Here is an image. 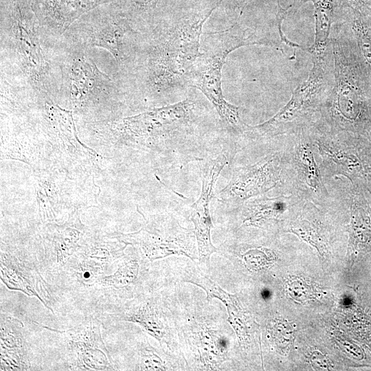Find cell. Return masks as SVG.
<instances>
[{
  "instance_id": "1",
  "label": "cell",
  "mask_w": 371,
  "mask_h": 371,
  "mask_svg": "<svg viewBox=\"0 0 371 371\" xmlns=\"http://www.w3.org/2000/svg\"><path fill=\"white\" fill-rule=\"evenodd\" d=\"M330 43L334 82L321 109V119L331 128L371 141V73L362 63L344 27L334 21Z\"/></svg>"
},
{
  "instance_id": "2",
  "label": "cell",
  "mask_w": 371,
  "mask_h": 371,
  "mask_svg": "<svg viewBox=\"0 0 371 371\" xmlns=\"http://www.w3.org/2000/svg\"><path fill=\"white\" fill-rule=\"evenodd\" d=\"M249 32L236 24L227 30L208 34L209 47L201 52L186 80L207 97L225 124L237 135H245L248 124L243 120V109L225 99L221 72L227 56L232 51L249 45L270 44L268 38H258L254 32Z\"/></svg>"
},
{
  "instance_id": "3",
  "label": "cell",
  "mask_w": 371,
  "mask_h": 371,
  "mask_svg": "<svg viewBox=\"0 0 371 371\" xmlns=\"http://www.w3.org/2000/svg\"><path fill=\"white\" fill-rule=\"evenodd\" d=\"M312 59L308 78L294 90L286 104L265 122L248 125L245 135L252 139H273L308 127L321 117L322 107L334 82L331 45L323 56Z\"/></svg>"
},
{
  "instance_id": "4",
  "label": "cell",
  "mask_w": 371,
  "mask_h": 371,
  "mask_svg": "<svg viewBox=\"0 0 371 371\" xmlns=\"http://www.w3.org/2000/svg\"><path fill=\"white\" fill-rule=\"evenodd\" d=\"M223 1L202 14L180 20L160 33L149 58L150 80L155 88L164 91L186 82L201 54L200 38L203 25Z\"/></svg>"
},
{
  "instance_id": "5",
  "label": "cell",
  "mask_w": 371,
  "mask_h": 371,
  "mask_svg": "<svg viewBox=\"0 0 371 371\" xmlns=\"http://www.w3.org/2000/svg\"><path fill=\"white\" fill-rule=\"evenodd\" d=\"M102 325V321L94 315L85 316L80 324L67 330L41 324L50 369V362L55 361L58 364L57 370H117L103 340Z\"/></svg>"
},
{
  "instance_id": "6",
  "label": "cell",
  "mask_w": 371,
  "mask_h": 371,
  "mask_svg": "<svg viewBox=\"0 0 371 371\" xmlns=\"http://www.w3.org/2000/svg\"><path fill=\"white\" fill-rule=\"evenodd\" d=\"M126 245L87 235L78 251L48 282L58 301L68 297L78 308L99 278L111 272Z\"/></svg>"
},
{
  "instance_id": "7",
  "label": "cell",
  "mask_w": 371,
  "mask_h": 371,
  "mask_svg": "<svg viewBox=\"0 0 371 371\" xmlns=\"http://www.w3.org/2000/svg\"><path fill=\"white\" fill-rule=\"evenodd\" d=\"M308 131L325 181L344 177L352 186L363 189L371 174V141L331 128L321 118Z\"/></svg>"
},
{
  "instance_id": "8",
  "label": "cell",
  "mask_w": 371,
  "mask_h": 371,
  "mask_svg": "<svg viewBox=\"0 0 371 371\" xmlns=\"http://www.w3.org/2000/svg\"><path fill=\"white\" fill-rule=\"evenodd\" d=\"M280 137L284 141L281 181L286 191L284 194L329 207L335 201L325 184L308 127Z\"/></svg>"
},
{
  "instance_id": "9",
  "label": "cell",
  "mask_w": 371,
  "mask_h": 371,
  "mask_svg": "<svg viewBox=\"0 0 371 371\" xmlns=\"http://www.w3.org/2000/svg\"><path fill=\"white\" fill-rule=\"evenodd\" d=\"M137 253L133 251L124 254L111 273L98 279L79 308L85 316L94 315L100 318L114 313L140 295L135 291L145 275L146 262L148 260L141 252Z\"/></svg>"
},
{
  "instance_id": "10",
  "label": "cell",
  "mask_w": 371,
  "mask_h": 371,
  "mask_svg": "<svg viewBox=\"0 0 371 371\" xmlns=\"http://www.w3.org/2000/svg\"><path fill=\"white\" fill-rule=\"evenodd\" d=\"M126 245L136 246L149 262L170 255L199 259L194 232L183 227L171 215L153 216L138 232L109 235Z\"/></svg>"
},
{
  "instance_id": "11",
  "label": "cell",
  "mask_w": 371,
  "mask_h": 371,
  "mask_svg": "<svg viewBox=\"0 0 371 371\" xmlns=\"http://www.w3.org/2000/svg\"><path fill=\"white\" fill-rule=\"evenodd\" d=\"M16 317L1 311L0 370H50L38 324L34 332Z\"/></svg>"
},
{
  "instance_id": "12",
  "label": "cell",
  "mask_w": 371,
  "mask_h": 371,
  "mask_svg": "<svg viewBox=\"0 0 371 371\" xmlns=\"http://www.w3.org/2000/svg\"><path fill=\"white\" fill-rule=\"evenodd\" d=\"M195 103L186 99L123 119L120 129L129 138L150 145L163 144L185 132L192 122Z\"/></svg>"
},
{
  "instance_id": "13",
  "label": "cell",
  "mask_w": 371,
  "mask_h": 371,
  "mask_svg": "<svg viewBox=\"0 0 371 371\" xmlns=\"http://www.w3.org/2000/svg\"><path fill=\"white\" fill-rule=\"evenodd\" d=\"M0 278L8 289L36 297L55 314L58 300L40 271L37 254H28L1 243Z\"/></svg>"
},
{
  "instance_id": "14",
  "label": "cell",
  "mask_w": 371,
  "mask_h": 371,
  "mask_svg": "<svg viewBox=\"0 0 371 371\" xmlns=\"http://www.w3.org/2000/svg\"><path fill=\"white\" fill-rule=\"evenodd\" d=\"M283 168L282 148L256 163L234 170L228 184L218 194L222 202L241 205L246 201L266 194L281 185Z\"/></svg>"
},
{
  "instance_id": "15",
  "label": "cell",
  "mask_w": 371,
  "mask_h": 371,
  "mask_svg": "<svg viewBox=\"0 0 371 371\" xmlns=\"http://www.w3.org/2000/svg\"><path fill=\"white\" fill-rule=\"evenodd\" d=\"M87 235L78 217H73L63 225H47L44 251L38 259L41 273L47 282L78 251Z\"/></svg>"
},
{
  "instance_id": "16",
  "label": "cell",
  "mask_w": 371,
  "mask_h": 371,
  "mask_svg": "<svg viewBox=\"0 0 371 371\" xmlns=\"http://www.w3.org/2000/svg\"><path fill=\"white\" fill-rule=\"evenodd\" d=\"M110 322H128L156 339L161 345L170 343V333L154 297L144 293L126 302L117 311L102 316Z\"/></svg>"
},
{
  "instance_id": "17",
  "label": "cell",
  "mask_w": 371,
  "mask_h": 371,
  "mask_svg": "<svg viewBox=\"0 0 371 371\" xmlns=\"http://www.w3.org/2000/svg\"><path fill=\"white\" fill-rule=\"evenodd\" d=\"M305 201L292 194L268 197L261 195L246 201L240 206L243 223L247 226L264 227L286 220L292 221L299 214Z\"/></svg>"
},
{
  "instance_id": "18",
  "label": "cell",
  "mask_w": 371,
  "mask_h": 371,
  "mask_svg": "<svg viewBox=\"0 0 371 371\" xmlns=\"http://www.w3.org/2000/svg\"><path fill=\"white\" fill-rule=\"evenodd\" d=\"M350 223L348 255L355 260L371 251V205L363 189L348 185L347 192Z\"/></svg>"
},
{
  "instance_id": "19",
  "label": "cell",
  "mask_w": 371,
  "mask_h": 371,
  "mask_svg": "<svg viewBox=\"0 0 371 371\" xmlns=\"http://www.w3.org/2000/svg\"><path fill=\"white\" fill-rule=\"evenodd\" d=\"M335 21L344 27L360 59L371 73V15L349 8H337Z\"/></svg>"
},
{
  "instance_id": "20",
  "label": "cell",
  "mask_w": 371,
  "mask_h": 371,
  "mask_svg": "<svg viewBox=\"0 0 371 371\" xmlns=\"http://www.w3.org/2000/svg\"><path fill=\"white\" fill-rule=\"evenodd\" d=\"M71 97L75 104L85 102L89 96L110 79L101 72L95 63L86 57L78 58L70 70Z\"/></svg>"
},
{
  "instance_id": "21",
  "label": "cell",
  "mask_w": 371,
  "mask_h": 371,
  "mask_svg": "<svg viewBox=\"0 0 371 371\" xmlns=\"http://www.w3.org/2000/svg\"><path fill=\"white\" fill-rule=\"evenodd\" d=\"M13 31L25 67L33 78L41 80L46 72V65L36 30L30 24L18 21Z\"/></svg>"
},
{
  "instance_id": "22",
  "label": "cell",
  "mask_w": 371,
  "mask_h": 371,
  "mask_svg": "<svg viewBox=\"0 0 371 371\" xmlns=\"http://www.w3.org/2000/svg\"><path fill=\"white\" fill-rule=\"evenodd\" d=\"M196 349L200 360L207 370H215L225 361L227 352V340L219 331L199 324Z\"/></svg>"
},
{
  "instance_id": "23",
  "label": "cell",
  "mask_w": 371,
  "mask_h": 371,
  "mask_svg": "<svg viewBox=\"0 0 371 371\" xmlns=\"http://www.w3.org/2000/svg\"><path fill=\"white\" fill-rule=\"evenodd\" d=\"M311 1L314 6L315 21V41L307 48L312 56L324 55L330 47V35L335 15V0H299L301 3Z\"/></svg>"
},
{
  "instance_id": "24",
  "label": "cell",
  "mask_w": 371,
  "mask_h": 371,
  "mask_svg": "<svg viewBox=\"0 0 371 371\" xmlns=\"http://www.w3.org/2000/svg\"><path fill=\"white\" fill-rule=\"evenodd\" d=\"M129 28L118 23H110L93 30L91 44L109 51L117 62L125 59L124 41Z\"/></svg>"
},
{
  "instance_id": "25",
  "label": "cell",
  "mask_w": 371,
  "mask_h": 371,
  "mask_svg": "<svg viewBox=\"0 0 371 371\" xmlns=\"http://www.w3.org/2000/svg\"><path fill=\"white\" fill-rule=\"evenodd\" d=\"M191 269L188 271V275H186L187 278L184 281L189 282L202 288L207 293L208 301L214 297L217 298L225 305L227 311L240 306L235 296L229 294L222 289L217 284L203 273L197 267L196 268H191Z\"/></svg>"
},
{
  "instance_id": "26",
  "label": "cell",
  "mask_w": 371,
  "mask_h": 371,
  "mask_svg": "<svg viewBox=\"0 0 371 371\" xmlns=\"http://www.w3.org/2000/svg\"><path fill=\"white\" fill-rule=\"evenodd\" d=\"M138 370H167L166 363L161 358L158 350L153 347L147 341L142 340L137 344Z\"/></svg>"
},
{
  "instance_id": "27",
  "label": "cell",
  "mask_w": 371,
  "mask_h": 371,
  "mask_svg": "<svg viewBox=\"0 0 371 371\" xmlns=\"http://www.w3.org/2000/svg\"><path fill=\"white\" fill-rule=\"evenodd\" d=\"M243 256L247 265L254 268L262 267L274 262L276 259L275 253L264 247L250 249Z\"/></svg>"
},
{
  "instance_id": "28",
  "label": "cell",
  "mask_w": 371,
  "mask_h": 371,
  "mask_svg": "<svg viewBox=\"0 0 371 371\" xmlns=\"http://www.w3.org/2000/svg\"><path fill=\"white\" fill-rule=\"evenodd\" d=\"M288 293L295 300L306 301L314 296L313 289L302 279L290 278L286 282Z\"/></svg>"
},
{
  "instance_id": "29",
  "label": "cell",
  "mask_w": 371,
  "mask_h": 371,
  "mask_svg": "<svg viewBox=\"0 0 371 371\" xmlns=\"http://www.w3.org/2000/svg\"><path fill=\"white\" fill-rule=\"evenodd\" d=\"M278 13H277V23H278L277 25H278L279 34H280V42L284 43V45L289 46V47H292V48H294V49L299 48V49H303V50H307V48H304L302 46L298 45L297 43H293V42L290 41L289 39H287L286 37L284 36V32H282V21L284 19V16H285V15L286 14L287 10L290 8H291L293 5H291L289 7H287L286 8L284 9V8L281 7V5H280V4L279 3V1L278 2Z\"/></svg>"
},
{
  "instance_id": "30",
  "label": "cell",
  "mask_w": 371,
  "mask_h": 371,
  "mask_svg": "<svg viewBox=\"0 0 371 371\" xmlns=\"http://www.w3.org/2000/svg\"><path fill=\"white\" fill-rule=\"evenodd\" d=\"M363 191L368 201L371 205V174L367 177V180L363 188Z\"/></svg>"
},
{
  "instance_id": "31",
  "label": "cell",
  "mask_w": 371,
  "mask_h": 371,
  "mask_svg": "<svg viewBox=\"0 0 371 371\" xmlns=\"http://www.w3.org/2000/svg\"><path fill=\"white\" fill-rule=\"evenodd\" d=\"M134 1L140 6L148 7L155 5L158 0H134Z\"/></svg>"
},
{
  "instance_id": "32",
  "label": "cell",
  "mask_w": 371,
  "mask_h": 371,
  "mask_svg": "<svg viewBox=\"0 0 371 371\" xmlns=\"http://www.w3.org/2000/svg\"><path fill=\"white\" fill-rule=\"evenodd\" d=\"M263 298H268L269 297V292L268 291H264L262 292Z\"/></svg>"
},
{
  "instance_id": "33",
  "label": "cell",
  "mask_w": 371,
  "mask_h": 371,
  "mask_svg": "<svg viewBox=\"0 0 371 371\" xmlns=\"http://www.w3.org/2000/svg\"><path fill=\"white\" fill-rule=\"evenodd\" d=\"M370 115H371V109H370Z\"/></svg>"
}]
</instances>
